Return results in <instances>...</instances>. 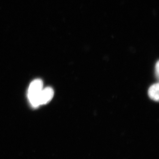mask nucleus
Returning <instances> with one entry per match:
<instances>
[{"mask_svg": "<svg viewBox=\"0 0 159 159\" xmlns=\"http://www.w3.org/2000/svg\"><path fill=\"white\" fill-rule=\"evenodd\" d=\"M54 95V91L51 87L43 89L39 98V105H44L51 101Z\"/></svg>", "mask_w": 159, "mask_h": 159, "instance_id": "f03ea898", "label": "nucleus"}, {"mask_svg": "<svg viewBox=\"0 0 159 159\" xmlns=\"http://www.w3.org/2000/svg\"><path fill=\"white\" fill-rule=\"evenodd\" d=\"M43 86V81L41 79L34 80L29 86L28 90V98L30 103L34 107L39 106V98Z\"/></svg>", "mask_w": 159, "mask_h": 159, "instance_id": "f257e3e1", "label": "nucleus"}, {"mask_svg": "<svg viewBox=\"0 0 159 159\" xmlns=\"http://www.w3.org/2000/svg\"><path fill=\"white\" fill-rule=\"evenodd\" d=\"M159 61H158L157 62L156 65V74L157 77H158L159 76Z\"/></svg>", "mask_w": 159, "mask_h": 159, "instance_id": "20e7f679", "label": "nucleus"}, {"mask_svg": "<svg viewBox=\"0 0 159 159\" xmlns=\"http://www.w3.org/2000/svg\"><path fill=\"white\" fill-rule=\"evenodd\" d=\"M159 85L158 83L152 85L148 89V94L149 97L155 101L159 100Z\"/></svg>", "mask_w": 159, "mask_h": 159, "instance_id": "7ed1b4c3", "label": "nucleus"}]
</instances>
